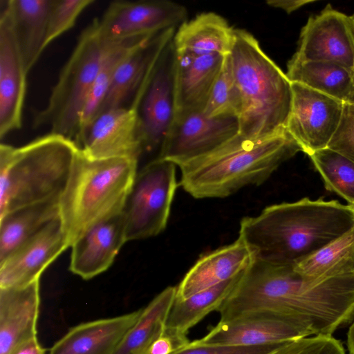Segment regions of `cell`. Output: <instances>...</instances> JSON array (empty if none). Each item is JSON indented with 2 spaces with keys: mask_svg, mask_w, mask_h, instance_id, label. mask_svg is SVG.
I'll return each mask as SVG.
<instances>
[{
  "mask_svg": "<svg viewBox=\"0 0 354 354\" xmlns=\"http://www.w3.org/2000/svg\"><path fill=\"white\" fill-rule=\"evenodd\" d=\"M59 216V199L25 205L0 216V263Z\"/></svg>",
  "mask_w": 354,
  "mask_h": 354,
  "instance_id": "484cf974",
  "label": "cell"
},
{
  "mask_svg": "<svg viewBox=\"0 0 354 354\" xmlns=\"http://www.w3.org/2000/svg\"><path fill=\"white\" fill-rule=\"evenodd\" d=\"M327 147L354 162V106L344 103L340 123Z\"/></svg>",
  "mask_w": 354,
  "mask_h": 354,
  "instance_id": "d590c367",
  "label": "cell"
},
{
  "mask_svg": "<svg viewBox=\"0 0 354 354\" xmlns=\"http://www.w3.org/2000/svg\"><path fill=\"white\" fill-rule=\"evenodd\" d=\"M292 104L286 131L307 155L326 148L336 131L344 103L297 82H291Z\"/></svg>",
  "mask_w": 354,
  "mask_h": 354,
  "instance_id": "30bf717a",
  "label": "cell"
},
{
  "mask_svg": "<svg viewBox=\"0 0 354 354\" xmlns=\"http://www.w3.org/2000/svg\"><path fill=\"white\" fill-rule=\"evenodd\" d=\"M0 138L22 125L26 72L7 10L0 1Z\"/></svg>",
  "mask_w": 354,
  "mask_h": 354,
  "instance_id": "e0dca14e",
  "label": "cell"
},
{
  "mask_svg": "<svg viewBox=\"0 0 354 354\" xmlns=\"http://www.w3.org/2000/svg\"><path fill=\"white\" fill-rule=\"evenodd\" d=\"M186 335L165 327L142 354H174L190 342Z\"/></svg>",
  "mask_w": 354,
  "mask_h": 354,
  "instance_id": "74e56055",
  "label": "cell"
},
{
  "mask_svg": "<svg viewBox=\"0 0 354 354\" xmlns=\"http://www.w3.org/2000/svg\"><path fill=\"white\" fill-rule=\"evenodd\" d=\"M52 1L2 0L28 73L46 49Z\"/></svg>",
  "mask_w": 354,
  "mask_h": 354,
  "instance_id": "cb8c5ba5",
  "label": "cell"
},
{
  "mask_svg": "<svg viewBox=\"0 0 354 354\" xmlns=\"http://www.w3.org/2000/svg\"><path fill=\"white\" fill-rule=\"evenodd\" d=\"M176 30L169 28L151 36L121 62L98 115L111 109L127 106L128 102L131 104L137 95L144 93Z\"/></svg>",
  "mask_w": 354,
  "mask_h": 354,
  "instance_id": "ac0fdd59",
  "label": "cell"
},
{
  "mask_svg": "<svg viewBox=\"0 0 354 354\" xmlns=\"http://www.w3.org/2000/svg\"><path fill=\"white\" fill-rule=\"evenodd\" d=\"M79 147L50 133L14 147L0 145V216L17 208L59 199Z\"/></svg>",
  "mask_w": 354,
  "mask_h": 354,
  "instance_id": "5b68a950",
  "label": "cell"
},
{
  "mask_svg": "<svg viewBox=\"0 0 354 354\" xmlns=\"http://www.w3.org/2000/svg\"><path fill=\"white\" fill-rule=\"evenodd\" d=\"M301 148L286 130L249 138L237 133L212 151L179 166L180 185L195 198H225L266 181Z\"/></svg>",
  "mask_w": 354,
  "mask_h": 354,
  "instance_id": "3957f363",
  "label": "cell"
},
{
  "mask_svg": "<svg viewBox=\"0 0 354 354\" xmlns=\"http://www.w3.org/2000/svg\"><path fill=\"white\" fill-rule=\"evenodd\" d=\"M138 162L127 158H93L78 149L59 198L69 246L95 224L122 212Z\"/></svg>",
  "mask_w": 354,
  "mask_h": 354,
  "instance_id": "8992f818",
  "label": "cell"
},
{
  "mask_svg": "<svg viewBox=\"0 0 354 354\" xmlns=\"http://www.w3.org/2000/svg\"><path fill=\"white\" fill-rule=\"evenodd\" d=\"M243 272L185 299H175L166 327L187 334L206 315L219 309L236 288Z\"/></svg>",
  "mask_w": 354,
  "mask_h": 354,
  "instance_id": "f1b7e54d",
  "label": "cell"
},
{
  "mask_svg": "<svg viewBox=\"0 0 354 354\" xmlns=\"http://www.w3.org/2000/svg\"><path fill=\"white\" fill-rule=\"evenodd\" d=\"M326 189L354 203V162L328 147L309 155Z\"/></svg>",
  "mask_w": 354,
  "mask_h": 354,
  "instance_id": "1f68e13d",
  "label": "cell"
},
{
  "mask_svg": "<svg viewBox=\"0 0 354 354\" xmlns=\"http://www.w3.org/2000/svg\"><path fill=\"white\" fill-rule=\"evenodd\" d=\"M348 205L354 214V203Z\"/></svg>",
  "mask_w": 354,
  "mask_h": 354,
  "instance_id": "7bdbcfd3",
  "label": "cell"
},
{
  "mask_svg": "<svg viewBox=\"0 0 354 354\" xmlns=\"http://www.w3.org/2000/svg\"><path fill=\"white\" fill-rule=\"evenodd\" d=\"M111 44L100 37L96 19L82 32L46 106L35 114L33 127H49L50 133L77 144L84 106L104 55Z\"/></svg>",
  "mask_w": 354,
  "mask_h": 354,
  "instance_id": "52a82bcc",
  "label": "cell"
},
{
  "mask_svg": "<svg viewBox=\"0 0 354 354\" xmlns=\"http://www.w3.org/2000/svg\"><path fill=\"white\" fill-rule=\"evenodd\" d=\"M10 354H45V349L35 337L19 344Z\"/></svg>",
  "mask_w": 354,
  "mask_h": 354,
  "instance_id": "ab89813d",
  "label": "cell"
},
{
  "mask_svg": "<svg viewBox=\"0 0 354 354\" xmlns=\"http://www.w3.org/2000/svg\"><path fill=\"white\" fill-rule=\"evenodd\" d=\"M349 18H350L351 26H352L353 32H354V13L353 15H351V16H349Z\"/></svg>",
  "mask_w": 354,
  "mask_h": 354,
  "instance_id": "b9f144b4",
  "label": "cell"
},
{
  "mask_svg": "<svg viewBox=\"0 0 354 354\" xmlns=\"http://www.w3.org/2000/svg\"><path fill=\"white\" fill-rule=\"evenodd\" d=\"M346 348L348 354H354V320L351 324L346 335Z\"/></svg>",
  "mask_w": 354,
  "mask_h": 354,
  "instance_id": "60d3db41",
  "label": "cell"
},
{
  "mask_svg": "<svg viewBox=\"0 0 354 354\" xmlns=\"http://www.w3.org/2000/svg\"><path fill=\"white\" fill-rule=\"evenodd\" d=\"M68 247L59 216L0 263V288L24 286L39 280L44 270Z\"/></svg>",
  "mask_w": 354,
  "mask_h": 354,
  "instance_id": "2e32d148",
  "label": "cell"
},
{
  "mask_svg": "<svg viewBox=\"0 0 354 354\" xmlns=\"http://www.w3.org/2000/svg\"><path fill=\"white\" fill-rule=\"evenodd\" d=\"M94 2L93 0H53L45 47L73 28L80 14Z\"/></svg>",
  "mask_w": 354,
  "mask_h": 354,
  "instance_id": "836d02e7",
  "label": "cell"
},
{
  "mask_svg": "<svg viewBox=\"0 0 354 354\" xmlns=\"http://www.w3.org/2000/svg\"><path fill=\"white\" fill-rule=\"evenodd\" d=\"M172 41L160 58L138 109L143 154L158 151V157L175 113Z\"/></svg>",
  "mask_w": 354,
  "mask_h": 354,
  "instance_id": "4fadbf2b",
  "label": "cell"
},
{
  "mask_svg": "<svg viewBox=\"0 0 354 354\" xmlns=\"http://www.w3.org/2000/svg\"><path fill=\"white\" fill-rule=\"evenodd\" d=\"M268 354H346L340 340L316 335L286 341Z\"/></svg>",
  "mask_w": 354,
  "mask_h": 354,
  "instance_id": "e575fe53",
  "label": "cell"
},
{
  "mask_svg": "<svg viewBox=\"0 0 354 354\" xmlns=\"http://www.w3.org/2000/svg\"><path fill=\"white\" fill-rule=\"evenodd\" d=\"M314 335L307 326L269 313H251L220 322L203 338V345L259 346Z\"/></svg>",
  "mask_w": 354,
  "mask_h": 354,
  "instance_id": "5bb4252c",
  "label": "cell"
},
{
  "mask_svg": "<svg viewBox=\"0 0 354 354\" xmlns=\"http://www.w3.org/2000/svg\"><path fill=\"white\" fill-rule=\"evenodd\" d=\"M241 100L233 76L229 55L213 85L203 113L209 118H239Z\"/></svg>",
  "mask_w": 354,
  "mask_h": 354,
  "instance_id": "d6a6232c",
  "label": "cell"
},
{
  "mask_svg": "<svg viewBox=\"0 0 354 354\" xmlns=\"http://www.w3.org/2000/svg\"><path fill=\"white\" fill-rule=\"evenodd\" d=\"M353 227L354 214L348 205L304 198L243 218L239 237L254 259L294 266Z\"/></svg>",
  "mask_w": 354,
  "mask_h": 354,
  "instance_id": "6da1fadb",
  "label": "cell"
},
{
  "mask_svg": "<svg viewBox=\"0 0 354 354\" xmlns=\"http://www.w3.org/2000/svg\"><path fill=\"white\" fill-rule=\"evenodd\" d=\"M252 298L259 311L301 323L314 335H333L354 320V272L313 278L293 266L270 265L259 275Z\"/></svg>",
  "mask_w": 354,
  "mask_h": 354,
  "instance_id": "7a4b0ae2",
  "label": "cell"
},
{
  "mask_svg": "<svg viewBox=\"0 0 354 354\" xmlns=\"http://www.w3.org/2000/svg\"><path fill=\"white\" fill-rule=\"evenodd\" d=\"M225 56L178 55L175 52V115L203 111Z\"/></svg>",
  "mask_w": 354,
  "mask_h": 354,
  "instance_id": "ffe728a7",
  "label": "cell"
},
{
  "mask_svg": "<svg viewBox=\"0 0 354 354\" xmlns=\"http://www.w3.org/2000/svg\"><path fill=\"white\" fill-rule=\"evenodd\" d=\"M283 342L259 346L203 345L194 340L174 354H268Z\"/></svg>",
  "mask_w": 354,
  "mask_h": 354,
  "instance_id": "8d00e7d4",
  "label": "cell"
},
{
  "mask_svg": "<svg viewBox=\"0 0 354 354\" xmlns=\"http://www.w3.org/2000/svg\"><path fill=\"white\" fill-rule=\"evenodd\" d=\"M229 57L241 100L239 133L259 138L286 131L292 95L286 73L243 29L234 28Z\"/></svg>",
  "mask_w": 354,
  "mask_h": 354,
  "instance_id": "277c9868",
  "label": "cell"
},
{
  "mask_svg": "<svg viewBox=\"0 0 354 354\" xmlns=\"http://www.w3.org/2000/svg\"><path fill=\"white\" fill-rule=\"evenodd\" d=\"M286 75L290 82L306 85L344 103H354V75L342 66L291 57Z\"/></svg>",
  "mask_w": 354,
  "mask_h": 354,
  "instance_id": "4316f807",
  "label": "cell"
},
{
  "mask_svg": "<svg viewBox=\"0 0 354 354\" xmlns=\"http://www.w3.org/2000/svg\"><path fill=\"white\" fill-rule=\"evenodd\" d=\"M352 104L354 106V103H353V104Z\"/></svg>",
  "mask_w": 354,
  "mask_h": 354,
  "instance_id": "ee69618b",
  "label": "cell"
},
{
  "mask_svg": "<svg viewBox=\"0 0 354 354\" xmlns=\"http://www.w3.org/2000/svg\"><path fill=\"white\" fill-rule=\"evenodd\" d=\"M306 277L354 272V227L293 266Z\"/></svg>",
  "mask_w": 354,
  "mask_h": 354,
  "instance_id": "4dcf8cb0",
  "label": "cell"
},
{
  "mask_svg": "<svg viewBox=\"0 0 354 354\" xmlns=\"http://www.w3.org/2000/svg\"><path fill=\"white\" fill-rule=\"evenodd\" d=\"M254 259L248 246L238 236L232 243L201 257L178 286L176 299H185L239 275Z\"/></svg>",
  "mask_w": 354,
  "mask_h": 354,
  "instance_id": "44dd1931",
  "label": "cell"
},
{
  "mask_svg": "<svg viewBox=\"0 0 354 354\" xmlns=\"http://www.w3.org/2000/svg\"><path fill=\"white\" fill-rule=\"evenodd\" d=\"M177 287L169 286L156 296L143 309L113 354H142L165 330Z\"/></svg>",
  "mask_w": 354,
  "mask_h": 354,
  "instance_id": "83f0119b",
  "label": "cell"
},
{
  "mask_svg": "<svg viewBox=\"0 0 354 354\" xmlns=\"http://www.w3.org/2000/svg\"><path fill=\"white\" fill-rule=\"evenodd\" d=\"M238 133L237 118H209L203 111L175 115L158 158L179 167L212 151Z\"/></svg>",
  "mask_w": 354,
  "mask_h": 354,
  "instance_id": "7c38bea8",
  "label": "cell"
},
{
  "mask_svg": "<svg viewBox=\"0 0 354 354\" xmlns=\"http://www.w3.org/2000/svg\"><path fill=\"white\" fill-rule=\"evenodd\" d=\"M292 58L332 62L354 75V32L349 16L328 3L302 27Z\"/></svg>",
  "mask_w": 354,
  "mask_h": 354,
  "instance_id": "8fae6325",
  "label": "cell"
},
{
  "mask_svg": "<svg viewBox=\"0 0 354 354\" xmlns=\"http://www.w3.org/2000/svg\"><path fill=\"white\" fill-rule=\"evenodd\" d=\"M234 28L219 15L209 12L183 22L176 30L173 45L178 55H230Z\"/></svg>",
  "mask_w": 354,
  "mask_h": 354,
  "instance_id": "d4e9b609",
  "label": "cell"
},
{
  "mask_svg": "<svg viewBox=\"0 0 354 354\" xmlns=\"http://www.w3.org/2000/svg\"><path fill=\"white\" fill-rule=\"evenodd\" d=\"M138 109L128 105L100 113L85 132L78 147L93 158H127L139 161L143 152Z\"/></svg>",
  "mask_w": 354,
  "mask_h": 354,
  "instance_id": "9a60e30c",
  "label": "cell"
},
{
  "mask_svg": "<svg viewBox=\"0 0 354 354\" xmlns=\"http://www.w3.org/2000/svg\"><path fill=\"white\" fill-rule=\"evenodd\" d=\"M315 2L314 0H270L267 3L271 7L280 8L290 14L306 4Z\"/></svg>",
  "mask_w": 354,
  "mask_h": 354,
  "instance_id": "f35d334b",
  "label": "cell"
},
{
  "mask_svg": "<svg viewBox=\"0 0 354 354\" xmlns=\"http://www.w3.org/2000/svg\"><path fill=\"white\" fill-rule=\"evenodd\" d=\"M126 241L122 212L95 224L71 245L70 270L84 279L101 274Z\"/></svg>",
  "mask_w": 354,
  "mask_h": 354,
  "instance_id": "d6986e66",
  "label": "cell"
},
{
  "mask_svg": "<svg viewBox=\"0 0 354 354\" xmlns=\"http://www.w3.org/2000/svg\"><path fill=\"white\" fill-rule=\"evenodd\" d=\"M176 166L156 158L138 171L122 210L127 241L154 236L165 229L178 186Z\"/></svg>",
  "mask_w": 354,
  "mask_h": 354,
  "instance_id": "ba28073f",
  "label": "cell"
},
{
  "mask_svg": "<svg viewBox=\"0 0 354 354\" xmlns=\"http://www.w3.org/2000/svg\"><path fill=\"white\" fill-rule=\"evenodd\" d=\"M39 280L24 286L0 288V354H10L37 337Z\"/></svg>",
  "mask_w": 354,
  "mask_h": 354,
  "instance_id": "7402d4cb",
  "label": "cell"
},
{
  "mask_svg": "<svg viewBox=\"0 0 354 354\" xmlns=\"http://www.w3.org/2000/svg\"><path fill=\"white\" fill-rule=\"evenodd\" d=\"M187 17L186 8L171 1H116L96 21L100 37L108 43H115L177 29Z\"/></svg>",
  "mask_w": 354,
  "mask_h": 354,
  "instance_id": "9c48e42d",
  "label": "cell"
},
{
  "mask_svg": "<svg viewBox=\"0 0 354 354\" xmlns=\"http://www.w3.org/2000/svg\"><path fill=\"white\" fill-rule=\"evenodd\" d=\"M141 311L77 325L55 343L49 354H113Z\"/></svg>",
  "mask_w": 354,
  "mask_h": 354,
  "instance_id": "603a6c76",
  "label": "cell"
},
{
  "mask_svg": "<svg viewBox=\"0 0 354 354\" xmlns=\"http://www.w3.org/2000/svg\"><path fill=\"white\" fill-rule=\"evenodd\" d=\"M151 37H136L112 43L106 50L82 113L78 147L85 132L99 113L119 64L137 46Z\"/></svg>",
  "mask_w": 354,
  "mask_h": 354,
  "instance_id": "f546056e",
  "label": "cell"
}]
</instances>
